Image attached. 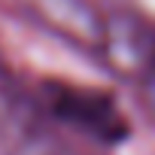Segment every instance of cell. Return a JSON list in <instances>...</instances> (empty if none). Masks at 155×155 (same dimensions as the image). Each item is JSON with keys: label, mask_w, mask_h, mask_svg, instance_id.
Here are the masks:
<instances>
[{"label": "cell", "mask_w": 155, "mask_h": 155, "mask_svg": "<svg viewBox=\"0 0 155 155\" xmlns=\"http://www.w3.org/2000/svg\"><path fill=\"white\" fill-rule=\"evenodd\" d=\"M34 97L52 122H58L64 131L88 137L91 143L113 146L128 137V122L107 91L49 79Z\"/></svg>", "instance_id": "cell-1"}, {"label": "cell", "mask_w": 155, "mask_h": 155, "mask_svg": "<svg viewBox=\"0 0 155 155\" xmlns=\"http://www.w3.org/2000/svg\"><path fill=\"white\" fill-rule=\"evenodd\" d=\"M0 149L6 155H91L52 122L34 94H25L0 73Z\"/></svg>", "instance_id": "cell-2"}, {"label": "cell", "mask_w": 155, "mask_h": 155, "mask_svg": "<svg viewBox=\"0 0 155 155\" xmlns=\"http://www.w3.org/2000/svg\"><path fill=\"white\" fill-rule=\"evenodd\" d=\"M101 55L143 91L155 113V28L134 15H116L107 21V43Z\"/></svg>", "instance_id": "cell-3"}, {"label": "cell", "mask_w": 155, "mask_h": 155, "mask_svg": "<svg viewBox=\"0 0 155 155\" xmlns=\"http://www.w3.org/2000/svg\"><path fill=\"white\" fill-rule=\"evenodd\" d=\"M25 12H31L40 25L52 28L55 34L67 37L70 43L104 52L107 43V21L85 3V0H25Z\"/></svg>", "instance_id": "cell-4"}]
</instances>
